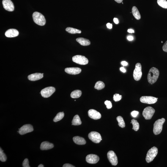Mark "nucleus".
Returning a JSON list of instances; mask_svg holds the SVG:
<instances>
[{
	"mask_svg": "<svg viewBox=\"0 0 167 167\" xmlns=\"http://www.w3.org/2000/svg\"><path fill=\"white\" fill-rule=\"evenodd\" d=\"M158 98L152 96H143L140 98V101L143 103L148 104H153L156 102Z\"/></svg>",
	"mask_w": 167,
	"mask_h": 167,
	"instance_id": "nucleus-11",
	"label": "nucleus"
},
{
	"mask_svg": "<svg viewBox=\"0 0 167 167\" xmlns=\"http://www.w3.org/2000/svg\"><path fill=\"white\" fill-rule=\"evenodd\" d=\"M132 13L135 18L138 20L141 18V15L138 8L135 6H133L132 9Z\"/></svg>",
	"mask_w": 167,
	"mask_h": 167,
	"instance_id": "nucleus-22",
	"label": "nucleus"
},
{
	"mask_svg": "<svg viewBox=\"0 0 167 167\" xmlns=\"http://www.w3.org/2000/svg\"><path fill=\"white\" fill-rule=\"evenodd\" d=\"M107 26L109 29H111L112 27V25L110 23H108L107 24Z\"/></svg>",
	"mask_w": 167,
	"mask_h": 167,
	"instance_id": "nucleus-38",
	"label": "nucleus"
},
{
	"mask_svg": "<svg viewBox=\"0 0 167 167\" xmlns=\"http://www.w3.org/2000/svg\"><path fill=\"white\" fill-rule=\"evenodd\" d=\"M122 4H123V3L122 2Z\"/></svg>",
	"mask_w": 167,
	"mask_h": 167,
	"instance_id": "nucleus-46",
	"label": "nucleus"
},
{
	"mask_svg": "<svg viewBox=\"0 0 167 167\" xmlns=\"http://www.w3.org/2000/svg\"><path fill=\"white\" fill-rule=\"evenodd\" d=\"M116 119L118 122V125L122 128H124L125 126V122L123 118L121 116H118L116 118Z\"/></svg>",
	"mask_w": 167,
	"mask_h": 167,
	"instance_id": "nucleus-27",
	"label": "nucleus"
},
{
	"mask_svg": "<svg viewBox=\"0 0 167 167\" xmlns=\"http://www.w3.org/2000/svg\"><path fill=\"white\" fill-rule=\"evenodd\" d=\"M127 32H128L129 33H134V30L132 29H128V31H127Z\"/></svg>",
	"mask_w": 167,
	"mask_h": 167,
	"instance_id": "nucleus-43",
	"label": "nucleus"
},
{
	"mask_svg": "<svg viewBox=\"0 0 167 167\" xmlns=\"http://www.w3.org/2000/svg\"><path fill=\"white\" fill-rule=\"evenodd\" d=\"M127 39L129 41H131L133 40V37L131 36H128L127 37Z\"/></svg>",
	"mask_w": 167,
	"mask_h": 167,
	"instance_id": "nucleus-40",
	"label": "nucleus"
},
{
	"mask_svg": "<svg viewBox=\"0 0 167 167\" xmlns=\"http://www.w3.org/2000/svg\"><path fill=\"white\" fill-rule=\"evenodd\" d=\"M65 72L71 75H77L81 73V69L79 67H68L65 69Z\"/></svg>",
	"mask_w": 167,
	"mask_h": 167,
	"instance_id": "nucleus-16",
	"label": "nucleus"
},
{
	"mask_svg": "<svg viewBox=\"0 0 167 167\" xmlns=\"http://www.w3.org/2000/svg\"><path fill=\"white\" fill-rule=\"evenodd\" d=\"M115 1L118 3H120L122 2L123 0H115Z\"/></svg>",
	"mask_w": 167,
	"mask_h": 167,
	"instance_id": "nucleus-44",
	"label": "nucleus"
},
{
	"mask_svg": "<svg viewBox=\"0 0 167 167\" xmlns=\"http://www.w3.org/2000/svg\"><path fill=\"white\" fill-rule=\"evenodd\" d=\"M72 61L77 64L82 65L87 64L89 62L88 59L85 56L81 55H76L72 57Z\"/></svg>",
	"mask_w": 167,
	"mask_h": 167,
	"instance_id": "nucleus-7",
	"label": "nucleus"
},
{
	"mask_svg": "<svg viewBox=\"0 0 167 167\" xmlns=\"http://www.w3.org/2000/svg\"><path fill=\"white\" fill-rule=\"evenodd\" d=\"M142 67L141 64L137 63L135 64V67L133 72V76L135 81H138L141 79L142 75Z\"/></svg>",
	"mask_w": 167,
	"mask_h": 167,
	"instance_id": "nucleus-5",
	"label": "nucleus"
},
{
	"mask_svg": "<svg viewBox=\"0 0 167 167\" xmlns=\"http://www.w3.org/2000/svg\"><path fill=\"white\" fill-rule=\"evenodd\" d=\"M100 160V158L95 154H89L87 156L86 160L88 163L90 164H95L98 162Z\"/></svg>",
	"mask_w": 167,
	"mask_h": 167,
	"instance_id": "nucleus-14",
	"label": "nucleus"
},
{
	"mask_svg": "<svg viewBox=\"0 0 167 167\" xmlns=\"http://www.w3.org/2000/svg\"><path fill=\"white\" fill-rule=\"evenodd\" d=\"M33 126L31 124H27L24 125L19 129V133L21 135L25 134L33 131Z\"/></svg>",
	"mask_w": 167,
	"mask_h": 167,
	"instance_id": "nucleus-12",
	"label": "nucleus"
},
{
	"mask_svg": "<svg viewBox=\"0 0 167 167\" xmlns=\"http://www.w3.org/2000/svg\"><path fill=\"white\" fill-rule=\"evenodd\" d=\"M158 153V149L156 147L151 148L148 151L146 155V160L147 163H150L156 156Z\"/></svg>",
	"mask_w": 167,
	"mask_h": 167,
	"instance_id": "nucleus-4",
	"label": "nucleus"
},
{
	"mask_svg": "<svg viewBox=\"0 0 167 167\" xmlns=\"http://www.w3.org/2000/svg\"><path fill=\"white\" fill-rule=\"evenodd\" d=\"M105 105H106L107 108L108 109H110L112 107V104L110 101L107 100L104 102Z\"/></svg>",
	"mask_w": 167,
	"mask_h": 167,
	"instance_id": "nucleus-33",
	"label": "nucleus"
},
{
	"mask_svg": "<svg viewBox=\"0 0 167 167\" xmlns=\"http://www.w3.org/2000/svg\"><path fill=\"white\" fill-rule=\"evenodd\" d=\"M105 87V85L103 82L98 81L96 83L94 88L98 90L103 89Z\"/></svg>",
	"mask_w": 167,
	"mask_h": 167,
	"instance_id": "nucleus-26",
	"label": "nucleus"
},
{
	"mask_svg": "<svg viewBox=\"0 0 167 167\" xmlns=\"http://www.w3.org/2000/svg\"><path fill=\"white\" fill-rule=\"evenodd\" d=\"M108 159L110 163L113 166H116L118 163V158L115 153L112 151H110L107 154Z\"/></svg>",
	"mask_w": 167,
	"mask_h": 167,
	"instance_id": "nucleus-10",
	"label": "nucleus"
},
{
	"mask_svg": "<svg viewBox=\"0 0 167 167\" xmlns=\"http://www.w3.org/2000/svg\"><path fill=\"white\" fill-rule=\"evenodd\" d=\"M77 41L83 46H87L90 44V42L88 39L83 37L78 38L76 39Z\"/></svg>",
	"mask_w": 167,
	"mask_h": 167,
	"instance_id": "nucleus-20",
	"label": "nucleus"
},
{
	"mask_svg": "<svg viewBox=\"0 0 167 167\" xmlns=\"http://www.w3.org/2000/svg\"><path fill=\"white\" fill-rule=\"evenodd\" d=\"M19 33L18 31L15 29H10L8 30L5 33V35L8 37H17Z\"/></svg>",
	"mask_w": 167,
	"mask_h": 167,
	"instance_id": "nucleus-17",
	"label": "nucleus"
},
{
	"mask_svg": "<svg viewBox=\"0 0 167 167\" xmlns=\"http://www.w3.org/2000/svg\"><path fill=\"white\" fill-rule=\"evenodd\" d=\"M122 96L119 94H115L113 96V100L115 102L119 101L121 100Z\"/></svg>",
	"mask_w": 167,
	"mask_h": 167,
	"instance_id": "nucleus-32",
	"label": "nucleus"
},
{
	"mask_svg": "<svg viewBox=\"0 0 167 167\" xmlns=\"http://www.w3.org/2000/svg\"><path fill=\"white\" fill-rule=\"evenodd\" d=\"M43 77V73H35L29 75L28 78L30 81H34L41 79Z\"/></svg>",
	"mask_w": 167,
	"mask_h": 167,
	"instance_id": "nucleus-18",
	"label": "nucleus"
},
{
	"mask_svg": "<svg viewBox=\"0 0 167 167\" xmlns=\"http://www.w3.org/2000/svg\"><path fill=\"white\" fill-rule=\"evenodd\" d=\"M163 50L164 51L167 52V41L163 45Z\"/></svg>",
	"mask_w": 167,
	"mask_h": 167,
	"instance_id": "nucleus-36",
	"label": "nucleus"
},
{
	"mask_svg": "<svg viewBox=\"0 0 167 167\" xmlns=\"http://www.w3.org/2000/svg\"><path fill=\"white\" fill-rule=\"evenodd\" d=\"M66 31L67 32L71 34H81V31L78 29H75L71 27H67L66 29Z\"/></svg>",
	"mask_w": 167,
	"mask_h": 167,
	"instance_id": "nucleus-25",
	"label": "nucleus"
},
{
	"mask_svg": "<svg viewBox=\"0 0 167 167\" xmlns=\"http://www.w3.org/2000/svg\"><path fill=\"white\" fill-rule=\"evenodd\" d=\"M22 166L23 167H30L29 161L27 158L25 159L24 161L22 163Z\"/></svg>",
	"mask_w": 167,
	"mask_h": 167,
	"instance_id": "nucleus-34",
	"label": "nucleus"
},
{
	"mask_svg": "<svg viewBox=\"0 0 167 167\" xmlns=\"http://www.w3.org/2000/svg\"><path fill=\"white\" fill-rule=\"evenodd\" d=\"M54 147V146L52 143L48 141H44L41 145L40 148L42 150H48L51 149Z\"/></svg>",
	"mask_w": 167,
	"mask_h": 167,
	"instance_id": "nucleus-19",
	"label": "nucleus"
},
{
	"mask_svg": "<svg viewBox=\"0 0 167 167\" xmlns=\"http://www.w3.org/2000/svg\"><path fill=\"white\" fill-rule=\"evenodd\" d=\"M133 125V127L132 129L133 130H135V131H137L139 130V124L138 122L136 120L133 119L132 120L131 122Z\"/></svg>",
	"mask_w": 167,
	"mask_h": 167,
	"instance_id": "nucleus-28",
	"label": "nucleus"
},
{
	"mask_svg": "<svg viewBox=\"0 0 167 167\" xmlns=\"http://www.w3.org/2000/svg\"><path fill=\"white\" fill-rule=\"evenodd\" d=\"M7 160V157L5 154L3 152V151L1 149H0V160L2 162H5Z\"/></svg>",
	"mask_w": 167,
	"mask_h": 167,
	"instance_id": "nucleus-31",
	"label": "nucleus"
},
{
	"mask_svg": "<svg viewBox=\"0 0 167 167\" xmlns=\"http://www.w3.org/2000/svg\"><path fill=\"white\" fill-rule=\"evenodd\" d=\"M81 94L82 92L81 90H76L72 91L71 94V97L72 98H78L81 96Z\"/></svg>",
	"mask_w": 167,
	"mask_h": 167,
	"instance_id": "nucleus-24",
	"label": "nucleus"
},
{
	"mask_svg": "<svg viewBox=\"0 0 167 167\" xmlns=\"http://www.w3.org/2000/svg\"><path fill=\"white\" fill-rule=\"evenodd\" d=\"M160 75V71L155 67H152L149 70L148 74V81L151 84H154L157 81Z\"/></svg>",
	"mask_w": 167,
	"mask_h": 167,
	"instance_id": "nucleus-1",
	"label": "nucleus"
},
{
	"mask_svg": "<svg viewBox=\"0 0 167 167\" xmlns=\"http://www.w3.org/2000/svg\"><path fill=\"white\" fill-rule=\"evenodd\" d=\"M2 4L3 7L6 10L9 12L14 11V7L13 3L11 0H3Z\"/></svg>",
	"mask_w": 167,
	"mask_h": 167,
	"instance_id": "nucleus-13",
	"label": "nucleus"
},
{
	"mask_svg": "<svg viewBox=\"0 0 167 167\" xmlns=\"http://www.w3.org/2000/svg\"><path fill=\"white\" fill-rule=\"evenodd\" d=\"M88 114L90 118L94 119H100L101 117L100 113L94 109L89 110L88 111Z\"/></svg>",
	"mask_w": 167,
	"mask_h": 167,
	"instance_id": "nucleus-15",
	"label": "nucleus"
},
{
	"mask_svg": "<svg viewBox=\"0 0 167 167\" xmlns=\"http://www.w3.org/2000/svg\"><path fill=\"white\" fill-rule=\"evenodd\" d=\"M64 112H60L58 113L54 119L53 121L54 122H56L64 118Z\"/></svg>",
	"mask_w": 167,
	"mask_h": 167,
	"instance_id": "nucleus-29",
	"label": "nucleus"
},
{
	"mask_svg": "<svg viewBox=\"0 0 167 167\" xmlns=\"http://www.w3.org/2000/svg\"><path fill=\"white\" fill-rule=\"evenodd\" d=\"M88 137L90 140L95 143H98L102 141L101 136L100 133L96 132H92L89 133Z\"/></svg>",
	"mask_w": 167,
	"mask_h": 167,
	"instance_id": "nucleus-9",
	"label": "nucleus"
},
{
	"mask_svg": "<svg viewBox=\"0 0 167 167\" xmlns=\"http://www.w3.org/2000/svg\"><path fill=\"white\" fill-rule=\"evenodd\" d=\"M56 91V89L53 87L45 88L41 91V94L42 97L48 98L51 96Z\"/></svg>",
	"mask_w": 167,
	"mask_h": 167,
	"instance_id": "nucleus-8",
	"label": "nucleus"
},
{
	"mask_svg": "<svg viewBox=\"0 0 167 167\" xmlns=\"http://www.w3.org/2000/svg\"><path fill=\"white\" fill-rule=\"evenodd\" d=\"M164 118H162L156 121L154 125L153 133L155 135L160 134L163 130V125L165 122Z\"/></svg>",
	"mask_w": 167,
	"mask_h": 167,
	"instance_id": "nucleus-2",
	"label": "nucleus"
},
{
	"mask_svg": "<svg viewBox=\"0 0 167 167\" xmlns=\"http://www.w3.org/2000/svg\"><path fill=\"white\" fill-rule=\"evenodd\" d=\"M155 110L151 107H146L143 111L142 115L145 119L146 120L150 119L153 116Z\"/></svg>",
	"mask_w": 167,
	"mask_h": 167,
	"instance_id": "nucleus-6",
	"label": "nucleus"
},
{
	"mask_svg": "<svg viewBox=\"0 0 167 167\" xmlns=\"http://www.w3.org/2000/svg\"><path fill=\"white\" fill-rule=\"evenodd\" d=\"M63 167H74L75 166H73L72 165L69 164H65L63 166Z\"/></svg>",
	"mask_w": 167,
	"mask_h": 167,
	"instance_id": "nucleus-37",
	"label": "nucleus"
},
{
	"mask_svg": "<svg viewBox=\"0 0 167 167\" xmlns=\"http://www.w3.org/2000/svg\"><path fill=\"white\" fill-rule=\"evenodd\" d=\"M73 141L75 144L78 145H84L86 144V141L84 138L79 136L74 137Z\"/></svg>",
	"mask_w": 167,
	"mask_h": 167,
	"instance_id": "nucleus-21",
	"label": "nucleus"
},
{
	"mask_svg": "<svg viewBox=\"0 0 167 167\" xmlns=\"http://www.w3.org/2000/svg\"><path fill=\"white\" fill-rule=\"evenodd\" d=\"M162 42V43H163V41H162V42Z\"/></svg>",
	"mask_w": 167,
	"mask_h": 167,
	"instance_id": "nucleus-47",
	"label": "nucleus"
},
{
	"mask_svg": "<svg viewBox=\"0 0 167 167\" xmlns=\"http://www.w3.org/2000/svg\"><path fill=\"white\" fill-rule=\"evenodd\" d=\"M159 5L163 8L167 9V1L166 0H157Z\"/></svg>",
	"mask_w": 167,
	"mask_h": 167,
	"instance_id": "nucleus-30",
	"label": "nucleus"
},
{
	"mask_svg": "<svg viewBox=\"0 0 167 167\" xmlns=\"http://www.w3.org/2000/svg\"><path fill=\"white\" fill-rule=\"evenodd\" d=\"M33 18L34 22L39 26H43L46 22L44 17L39 12H34L33 14Z\"/></svg>",
	"mask_w": 167,
	"mask_h": 167,
	"instance_id": "nucleus-3",
	"label": "nucleus"
},
{
	"mask_svg": "<svg viewBox=\"0 0 167 167\" xmlns=\"http://www.w3.org/2000/svg\"><path fill=\"white\" fill-rule=\"evenodd\" d=\"M120 70L121 71H122L123 72H126V70L125 69L124 67H121L120 68Z\"/></svg>",
	"mask_w": 167,
	"mask_h": 167,
	"instance_id": "nucleus-42",
	"label": "nucleus"
},
{
	"mask_svg": "<svg viewBox=\"0 0 167 167\" xmlns=\"http://www.w3.org/2000/svg\"><path fill=\"white\" fill-rule=\"evenodd\" d=\"M121 64H122V65L124 66H126L128 65V63H127L125 61H122V62H121Z\"/></svg>",
	"mask_w": 167,
	"mask_h": 167,
	"instance_id": "nucleus-39",
	"label": "nucleus"
},
{
	"mask_svg": "<svg viewBox=\"0 0 167 167\" xmlns=\"http://www.w3.org/2000/svg\"><path fill=\"white\" fill-rule=\"evenodd\" d=\"M138 114V112L136 111H132L131 113V115L134 117H136Z\"/></svg>",
	"mask_w": 167,
	"mask_h": 167,
	"instance_id": "nucleus-35",
	"label": "nucleus"
},
{
	"mask_svg": "<svg viewBox=\"0 0 167 167\" xmlns=\"http://www.w3.org/2000/svg\"><path fill=\"white\" fill-rule=\"evenodd\" d=\"M113 20H114V23L116 24H118L119 23V20H118L117 18H114V19H113Z\"/></svg>",
	"mask_w": 167,
	"mask_h": 167,
	"instance_id": "nucleus-41",
	"label": "nucleus"
},
{
	"mask_svg": "<svg viewBox=\"0 0 167 167\" xmlns=\"http://www.w3.org/2000/svg\"><path fill=\"white\" fill-rule=\"evenodd\" d=\"M81 122L79 116L76 115L74 117L72 121V125H81Z\"/></svg>",
	"mask_w": 167,
	"mask_h": 167,
	"instance_id": "nucleus-23",
	"label": "nucleus"
},
{
	"mask_svg": "<svg viewBox=\"0 0 167 167\" xmlns=\"http://www.w3.org/2000/svg\"><path fill=\"white\" fill-rule=\"evenodd\" d=\"M38 167H44V166L43 165H42V164H41L40 165H39L38 166Z\"/></svg>",
	"mask_w": 167,
	"mask_h": 167,
	"instance_id": "nucleus-45",
	"label": "nucleus"
}]
</instances>
